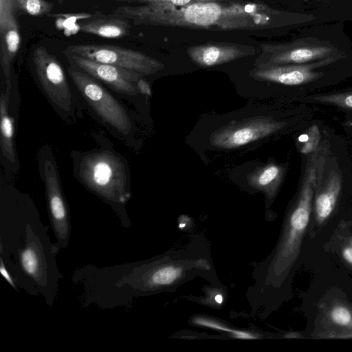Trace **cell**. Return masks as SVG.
Returning <instances> with one entry per match:
<instances>
[{
  "label": "cell",
  "mask_w": 352,
  "mask_h": 352,
  "mask_svg": "<svg viewBox=\"0 0 352 352\" xmlns=\"http://www.w3.org/2000/svg\"><path fill=\"white\" fill-rule=\"evenodd\" d=\"M67 72L82 97L108 124L123 135L131 130V121L124 107L102 84L80 69L69 65Z\"/></svg>",
  "instance_id": "cell-4"
},
{
  "label": "cell",
  "mask_w": 352,
  "mask_h": 352,
  "mask_svg": "<svg viewBox=\"0 0 352 352\" xmlns=\"http://www.w3.org/2000/svg\"><path fill=\"white\" fill-rule=\"evenodd\" d=\"M74 170L83 185L109 201L124 204L131 197L129 168L113 151L105 149L83 153L76 161Z\"/></svg>",
  "instance_id": "cell-2"
},
{
  "label": "cell",
  "mask_w": 352,
  "mask_h": 352,
  "mask_svg": "<svg viewBox=\"0 0 352 352\" xmlns=\"http://www.w3.org/2000/svg\"><path fill=\"white\" fill-rule=\"evenodd\" d=\"M0 272L2 274V276L11 285V286H12L14 288L16 289L15 284L14 283V281L12 280V278L10 277V274L7 271V270L3 264L2 258L1 259Z\"/></svg>",
  "instance_id": "cell-28"
},
{
  "label": "cell",
  "mask_w": 352,
  "mask_h": 352,
  "mask_svg": "<svg viewBox=\"0 0 352 352\" xmlns=\"http://www.w3.org/2000/svg\"><path fill=\"white\" fill-rule=\"evenodd\" d=\"M342 58V55L303 64H286L261 66L254 69L251 75L263 81L279 83L285 85H299L321 78L324 74L315 69L327 66Z\"/></svg>",
  "instance_id": "cell-11"
},
{
  "label": "cell",
  "mask_w": 352,
  "mask_h": 352,
  "mask_svg": "<svg viewBox=\"0 0 352 352\" xmlns=\"http://www.w3.org/2000/svg\"><path fill=\"white\" fill-rule=\"evenodd\" d=\"M130 25L129 20L116 15L96 16L87 20L80 25V30L87 34H91L107 38H120L129 35Z\"/></svg>",
  "instance_id": "cell-14"
},
{
  "label": "cell",
  "mask_w": 352,
  "mask_h": 352,
  "mask_svg": "<svg viewBox=\"0 0 352 352\" xmlns=\"http://www.w3.org/2000/svg\"><path fill=\"white\" fill-rule=\"evenodd\" d=\"M41 159L50 220L58 242L65 248L69 238L70 224L58 168L50 151H42Z\"/></svg>",
  "instance_id": "cell-8"
},
{
  "label": "cell",
  "mask_w": 352,
  "mask_h": 352,
  "mask_svg": "<svg viewBox=\"0 0 352 352\" xmlns=\"http://www.w3.org/2000/svg\"><path fill=\"white\" fill-rule=\"evenodd\" d=\"M285 125V122L264 116L232 121L214 131L210 142L219 148H235L269 136Z\"/></svg>",
  "instance_id": "cell-7"
},
{
  "label": "cell",
  "mask_w": 352,
  "mask_h": 352,
  "mask_svg": "<svg viewBox=\"0 0 352 352\" xmlns=\"http://www.w3.org/2000/svg\"><path fill=\"white\" fill-rule=\"evenodd\" d=\"M19 258L22 269L28 275L34 278L41 275L42 260L37 249L33 246L26 247L21 252Z\"/></svg>",
  "instance_id": "cell-17"
},
{
  "label": "cell",
  "mask_w": 352,
  "mask_h": 352,
  "mask_svg": "<svg viewBox=\"0 0 352 352\" xmlns=\"http://www.w3.org/2000/svg\"><path fill=\"white\" fill-rule=\"evenodd\" d=\"M63 52L130 69L143 76L153 74L164 67L160 61L142 52L116 45L78 43L68 45Z\"/></svg>",
  "instance_id": "cell-5"
},
{
  "label": "cell",
  "mask_w": 352,
  "mask_h": 352,
  "mask_svg": "<svg viewBox=\"0 0 352 352\" xmlns=\"http://www.w3.org/2000/svg\"><path fill=\"white\" fill-rule=\"evenodd\" d=\"M137 88H138L139 93H141V94L146 95V96L151 95V89L150 85L148 83V82L143 78H141L138 81Z\"/></svg>",
  "instance_id": "cell-27"
},
{
  "label": "cell",
  "mask_w": 352,
  "mask_h": 352,
  "mask_svg": "<svg viewBox=\"0 0 352 352\" xmlns=\"http://www.w3.org/2000/svg\"><path fill=\"white\" fill-rule=\"evenodd\" d=\"M320 133L316 124L311 125L299 137L300 151L303 154H310L319 147Z\"/></svg>",
  "instance_id": "cell-21"
},
{
  "label": "cell",
  "mask_w": 352,
  "mask_h": 352,
  "mask_svg": "<svg viewBox=\"0 0 352 352\" xmlns=\"http://www.w3.org/2000/svg\"><path fill=\"white\" fill-rule=\"evenodd\" d=\"M327 318L332 324L352 330V309L346 305L340 303L332 305L327 312Z\"/></svg>",
  "instance_id": "cell-18"
},
{
  "label": "cell",
  "mask_w": 352,
  "mask_h": 352,
  "mask_svg": "<svg viewBox=\"0 0 352 352\" xmlns=\"http://www.w3.org/2000/svg\"><path fill=\"white\" fill-rule=\"evenodd\" d=\"M233 334L234 337L238 338H243V339H252L255 338V336L252 335L251 333H249L248 332L242 331H233Z\"/></svg>",
  "instance_id": "cell-29"
},
{
  "label": "cell",
  "mask_w": 352,
  "mask_h": 352,
  "mask_svg": "<svg viewBox=\"0 0 352 352\" xmlns=\"http://www.w3.org/2000/svg\"><path fill=\"white\" fill-rule=\"evenodd\" d=\"M323 147L310 153L307 162L303 182L287 223L280 256L285 261V267L292 265L298 257L302 238L308 226L311 212L314 195L322 180L325 164Z\"/></svg>",
  "instance_id": "cell-3"
},
{
  "label": "cell",
  "mask_w": 352,
  "mask_h": 352,
  "mask_svg": "<svg viewBox=\"0 0 352 352\" xmlns=\"http://www.w3.org/2000/svg\"><path fill=\"white\" fill-rule=\"evenodd\" d=\"M195 322L198 324L206 326V327H208L213 328V329H218V330L230 331V332H232V333L234 331V330H231V329H227L225 327H223V326H222V325H221V324H219L218 323H216V322H214L213 321L208 320H204V319L201 318V319L196 320Z\"/></svg>",
  "instance_id": "cell-26"
},
{
  "label": "cell",
  "mask_w": 352,
  "mask_h": 352,
  "mask_svg": "<svg viewBox=\"0 0 352 352\" xmlns=\"http://www.w3.org/2000/svg\"><path fill=\"white\" fill-rule=\"evenodd\" d=\"M283 175L282 167L275 164H269L252 172L248 177V181L255 188L273 191L278 188Z\"/></svg>",
  "instance_id": "cell-16"
},
{
  "label": "cell",
  "mask_w": 352,
  "mask_h": 352,
  "mask_svg": "<svg viewBox=\"0 0 352 352\" xmlns=\"http://www.w3.org/2000/svg\"><path fill=\"white\" fill-rule=\"evenodd\" d=\"M347 242L342 250V256L348 264L352 265V237Z\"/></svg>",
  "instance_id": "cell-25"
},
{
  "label": "cell",
  "mask_w": 352,
  "mask_h": 352,
  "mask_svg": "<svg viewBox=\"0 0 352 352\" xmlns=\"http://www.w3.org/2000/svg\"><path fill=\"white\" fill-rule=\"evenodd\" d=\"M34 72L51 102L58 109L70 113L71 89L63 68L56 56L44 46H36L31 55Z\"/></svg>",
  "instance_id": "cell-6"
},
{
  "label": "cell",
  "mask_w": 352,
  "mask_h": 352,
  "mask_svg": "<svg viewBox=\"0 0 352 352\" xmlns=\"http://www.w3.org/2000/svg\"><path fill=\"white\" fill-rule=\"evenodd\" d=\"M215 300L217 303L221 304L223 301L222 296L220 294H218L215 296Z\"/></svg>",
  "instance_id": "cell-31"
},
{
  "label": "cell",
  "mask_w": 352,
  "mask_h": 352,
  "mask_svg": "<svg viewBox=\"0 0 352 352\" xmlns=\"http://www.w3.org/2000/svg\"><path fill=\"white\" fill-rule=\"evenodd\" d=\"M14 0H0V32L17 28Z\"/></svg>",
  "instance_id": "cell-23"
},
{
  "label": "cell",
  "mask_w": 352,
  "mask_h": 352,
  "mask_svg": "<svg viewBox=\"0 0 352 352\" xmlns=\"http://www.w3.org/2000/svg\"><path fill=\"white\" fill-rule=\"evenodd\" d=\"M342 186V174L335 169L322 180L315 192L314 216L318 224L320 225L332 214L340 194Z\"/></svg>",
  "instance_id": "cell-13"
},
{
  "label": "cell",
  "mask_w": 352,
  "mask_h": 352,
  "mask_svg": "<svg viewBox=\"0 0 352 352\" xmlns=\"http://www.w3.org/2000/svg\"><path fill=\"white\" fill-rule=\"evenodd\" d=\"M179 267L168 265L156 270L150 277L149 283L154 285H168L176 280L182 275Z\"/></svg>",
  "instance_id": "cell-22"
},
{
  "label": "cell",
  "mask_w": 352,
  "mask_h": 352,
  "mask_svg": "<svg viewBox=\"0 0 352 352\" xmlns=\"http://www.w3.org/2000/svg\"><path fill=\"white\" fill-rule=\"evenodd\" d=\"M192 61L199 67H212L224 64L246 54L245 46L226 43H209L195 45L187 50Z\"/></svg>",
  "instance_id": "cell-12"
},
{
  "label": "cell",
  "mask_w": 352,
  "mask_h": 352,
  "mask_svg": "<svg viewBox=\"0 0 352 352\" xmlns=\"http://www.w3.org/2000/svg\"><path fill=\"white\" fill-rule=\"evenodd\" d=\"M309 98L313 102L329 104L352 110V91L314 95Z\"/></svg>",
  "instance_id": "cell-20"
},
{
  "label": "cell",
  "mask_w": 352,
  "mask_h": 352,
  "mask_svg": "<svg viewBox=\"0 0 352 352\" xmlns=\"http://www.w3.org/2000/svg\"><path fill=\"white\" fill-rule=\"evenodd\" d=\"M245 7L223 6L217 1L197 2L180 6L168 4L121 6L113 14L132 20L134 25H152L189 28H238L251 22Z\"/></svg>",
  "instance_id": "cell-1"
},
{
  "label": "cell",
  "mask_w": 352,
  "mask_h": 352,
  "mask_svg": "<svg viewBox=\"0 0 352 352\" xmlns=\"http://www.w3.org/2000/svg\"><path fill=\"white\" fill-rule=\"evenodd\" d=\"M15 10L32 16L47 14L54 8V4L45 0H14Z\"/></svg>",
  "instance_id": "cell-19"
},
{
  "label": "cell",
  "mask_w": 352,
  "mask_h": 352,
  "mask_svg": "<svg viewBox=\"0 0 352 352\" xmlns=\"http://www.w3.org/2000/svg\"><path fill=\"white\" fill-rule=\"evenodd\" d=\"M63 53L70 65L107 85L114 91L130 96L139 94L137 82L143 76L141 74L74 54Z\"/></svg>",
  "instance_id": "cell-10"
},
{
  "label": "cell",
  "mask_w": 352,
  "mask_h": 352,
  "mask_svg": "<svg viewBox=\"0 0 352 352\" xmlns=\"http://www.w3.org/2000/svg\"><path fill=\"white\" fill-rule=\"evenodd\" d=\"M334 336H337L336 337H339V338H352V332L349 331L347 333H339V334H336Z\"/></svg>",
  "instance_id": "cell-30"
},
{
  "label": "cell",
  "mask_w": 352,
  "mask_h": 352,
  "mask_svg": "<svg viewBox=\"0 0 352 352\" xmlns=\"http://www.w3.org/2000/svg\"><path fill=\"white\" fill-rule=\"evenodd\" d=\"M118 2L126 3H142V4H168L173 6H182L197 2L217 1L221 0H116Z\"/></svg>",
  "instance_id": "cell-24"
},
{
  "label": "cell",
  "mask_w": 352,
  "mask_h": 352,
  "mask_svg": "<svg viewBox=\"0 0 352 352\" xmlns=\"http://www.w3.org/2000/svg\"><path fill=\"white\" fill-rule=\"evenodd\" d=\"M9 94H2L0 99L1 148L3 155L10 162H15L14 147V122L8 114Z\"/></svg>",
  "instance_id": "cell-15"
},
{
  "label": "cell",
  "mask_w": 352,
  "mask_h": 352,
  "mask_svg": "<svg viewBox=\"0 0 352 352\" xmlns=\"http://www.w3.org/2000/svg\"><path fill=\"white\" fill-rule=\"evenodd\" d=\"M261 47L263 54L267 56V60L260 64L261 66L303 64L338 55L334 46L314 39L263 44Z\"/></svg>",
  "instance_id": "cell-9"
}]
</instances>
